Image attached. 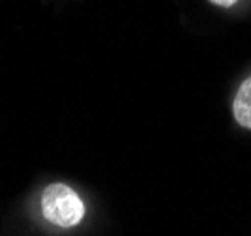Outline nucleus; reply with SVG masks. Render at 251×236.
Segmentation results:
<instances>
[{"mask_svg": "<svg viewBox=\"0 0 251 236\" xmlns=\"http://www.w3.org/2000/svg\"><path fill=\"white\" fill-rule=\"evenodd\" d=\"M232 111H234L236 122L251 130V77L240 84L238 94L232 103Z\"/></svg>", "mask_w": 251, "mask_h": 236, "instance_id": "obj_2", "label": "nucleus"}, {"mask_svg": "<svg viewBox=\"0 0 251 236\" xmlns=\"http://www.w3.org/2000/svg\"><path fill=\"white\" fill-rule=\"evenodd\" d=\"M212 4H216V6H221V8H230L232 4H236L238 0H210Z\"/></svg>", "mask_w": 251, "mask_h": 236, "instance_id": "obj_3", "label": "nucleus"}, {"mask_svg": "<svg viewBox=\"0 0 251 236\" xmlns=\"http://www.w3.org/2000/svg\"><path fill=\"white\" fill-rule=\"evenodd\" d=\"M42 212L47 221L58 227H75L84 216V205L81 197L70 185L51 184L42 193Z\"/></svg>", "mask_w": 251, "mask_h": 236, "instance_id": "obj_1", "label": "nucleus"}]
</instances>
